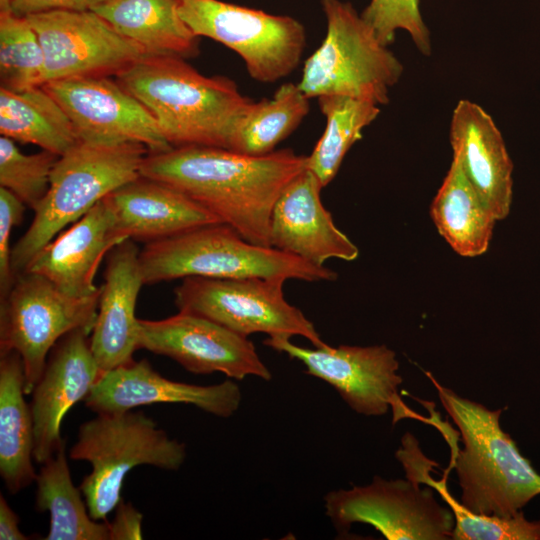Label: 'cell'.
<instances>
[{"label":"cell","instance_id":"cell-19","mask_svg":"<svg viewBox=\"0 0 540 540\" xmlns=\"http://www.w3.org/2000/svg\"><path fill=\"white\" fill-rule=\"evenodd\" d=\"M126 239L105 197L41 248L25 271L45 277L69 296H89L100 289L94 277L102 259Z\"/></svg>","mask_w":540,"mask_h":540},{"label":"cell","instance_id":"cell-7","mask_svg":"<svg viewBox=\"0 0 540 540\" xmlns=\"http://www.w3.org/2000/svg\"><path fill=\"white\" fill-rule=\"evenodd\" d=\"M321 3L326 35L304 63L301 90L309 98L342 95L387 104L390 88L402 76V63L350 3Z\"/></svg>","mask_w":540,"mask_h":540},{"label":"cell","instance_id":"cell-17","mask_svg":"<svg viewBox=\"0 0 540 540\" xmlns=\"http://www.w3.org/2000/svg\"><path fill=\"white\" fill-rule=\"evenodd\" d=\"M241 399L240 387L232 380L207 386L173 381L155 371L146 359H133L102 374L84 402L96 414L119 413L155 403H180L228 418L239 409Z\"/></svg>","mask_w":540,"mask_h":540},{"label":"cell","instance_id":"cell-18","mask_svg":"<svg viewBox=\"0 0 540 540\" xmlns=\"http://www.w3.org/2000/svg\"><path fill=\"white\" fill-rule=\"evenodd\" d=\"M322 188L307 168L285 187L271 214V247L316 266H324L331 258L353 261L359 249L337 228L323 206Z\"/></svg>","mask_w":540,"mask_h":540},{"label":"cell","instance_id":"cell-29","mask_svg":"<svg viewBox=\"0 0 540 540\" xmlns=\"http://www.w3.org/2000/svg\"><path fill=\"white\" fill-rule=\"evenodd\" d=\"M309 100L299 84L285 83L271 99L254 101L237 125L229 149L254 156L275 151L306 117Z\"/></svg>","mask_w":540,"mask_h":540},{"label":"cell","instance_id":"cell-38","mask_svg":"<svg viewBox=\"0 0 540 540\" xmlns=\"http://www.w3.org/2000/svg\"><path fill=\"white\" fill-rule=\"evenodd\" d=\"M13 0H0V13L12 12Z\"/></svg>","mask_w":540,"mask_h":540},{"label":"cell","instance_id":"cell-2","mask_svg":"<svg viewBox=\"0 0 540 540\" xmlns=\"http://www.w3.org/2000/svg\"><path fill=\"white\" fill-rule=\"evenodd\" d=\"M185 58L145 56L117 82L152 114L171 147L230 148L233 133L254 102L225 76L199 73Z\"/></svg>","mask_w":540,"mask_h":540},{"label":"cell","instance_id":"cell-27","mask_svg":"<svg viewBox=\"0 0 540 540\" xmlns=\"http://www.w3.org/2000/svg\"><path fill=\"white\" fill-rule=\"evenodd\" d=\"M0 133L59 156L80 142L64 109L42 86L24 91L0 88Z\"/></svg>","mask_w":540,"mask_h":540},{"label":"cell","instance_id":"cell-9","mask_svg":"<svg viewBox=\"0 0 540 540\" xmlns=\"http://www.w3.org/2000/svg\"><path fill=\"white\" fill-rule=\"evenodd\" d=\"M179 14L197 37L236 52L259 82L280 80L300 64L306 33L295 18L219 0H179Z\"/></svg>","mask_w":540,"mask_h":540},{"label":"cell","instance_id":"cell-16","mask_svg":"<svg viewBox=\"0 0 540 540\" xmlns=\"http://www.w3.org/2000/svg\"><path fill=\"white\" fill-rule=\"evenodd\" d=\"M90 331L75 329L51 349L45 368L32 391L33 458L43 464L65 441L61 424L66 413L85 400L99 379L90 347Z\"/></svg>","mask_w":540,"mask_h":540},{"label":"cell","instance_id":"cell-30","mask_svg":"<svg viewBox=\"0 0 540 540\" xmlns=\"http://www.w3.org/2000/svg\"><path fill=\"white\" fill-rule=\"evenodd\" d=\"M318 104L326 125L307 156V169L325 187L336 176L351 146L362 138V130L378 117L380 108L373 102L342 95L320 96Z\"/></svg>","mask_w":540,"mask_h":540},{"label":"cell","instance_id":"cell-13","mask_svg":"<svg viewBox=\"0 0 540 540\" xmlns=\"http://www.w3.org/2000/svg\"><path fill=\"white\" fill-rule=\"evenodd\" d=\"M25 17L44 51L45 83L117 76L147 56L93 10H56Z\"/></svg>","mask_w":540,"mask_h":540},{"label":"cell","instance_id":"cell-14","mask_svg":"<svg viewBox=\"0 0 540 540\" xmlns=\"http://www.w3.org/2000/svg\"><path fill=\"white\" fill-rule=\"evenodd\" d=\"M42 87L64 109L82 142L138 143L149 153L172 148L146 107L109 77L60 79Z\"/></svg>","mask_w":540,"mask_h":540},{"label":"cell","instance_id":"cell-23","mask_svg":"<svg viewBox=\"0 0 540 540\" xmlns=\"http://www.w3.org/2000/svg\"><path fill=\"white\" fill-rule=\"evenodd\" d=\"M24 365L15 351L0 354V475L10 494L35 482L34 424L24 399Z\"/></svg>","mask_w":540,"mask_h":540},{"label":"cell","instance_id":"cell-21","mask_svg":"<svg viewBox=\"0 0 540 540\" xmlns=\"http://www.w3.org/2000/svg\"><path fill=\"white\" fill-rule=\"evenodd\" d=\"M450 143L461 169L497 220L512 203V162L492 117L478 104L460 100L453 110Z\"/></svg>","mask_w":540,"mask_h":540},{"label":"cell","instance_id":"cell-20","mask_svg":"<svg viewBox=\"0 0 540 540\" xmlns=\"http://www.w3.org/2000/svg\"><path fill=\"white\" fill-rule=\"evenodd\" d=\"M139 254L133 240L126 239L108 255L90 336L100 376L133 360L134 352L139 349V319L135 316V307L144 285Z\"/></svg>","mask_w":540,"mask_h":540},{"label":"cell","instance_id":"cell-1","mask_svg":"<svg viewBox=\"0 0 540 540\" xmlns=\"http://www.w3.org/2000/svg\"><path fill=\"white\" fill-rule=\"evenodd\" d=\"M307 168L292 149L254 156L213 146H182L148 153L140 175L183 193L238 232L271 247L270 219L285 187Z\"/></svg>","mask_w":540,"mask_h":540},{"label":"cell","instance_id":"cell-5","mask_svg":"<svg viewBox=\"0 0 540 540\" xmlns=\"http://www.w3.org/2000/svg\"><path fill=\"white\" fill-rule=\"evenodd\" d=\"M148 153L138 143L100 145L80 141L61 155L52 171L47 194L33 209L31 225L12 247L15 276L24 272L37 252L68 224L138 178Z\"/></svg>","mask_w":540,"mask_h":540},{"label":"cell","instance_id":"cell-37","mask_svg":"<svg viewBox=\"0 0 540 540\" xmlns=\"http://www.w3.org/2000/svg\"><path fill=\"white\" fill-rule=\"evenodd\" d=\"M19 517L9 506L4 496L0 495V539L1 540H28L29 536L22 533L19 528Z\"/></svg>","mask_w":540,"mask_h":540},{"label":"cell","instance_id":"cell-28","mask_svg":"<svg viewBox=\"0 0 540 540\" xmlns=\"http://www.w3.org/2000/svg\"><path fill=\"white\" fill-rule=\"evenodd\" d=\"M415 440L406 433L396 458L402 463L406 477L429 485L446 502L455 520L453 540H540V520H528L522 511L511 517H499L467 510L451 495L445 477L438 481L429 474L435 463L425 457Z\"/></svg>","mask_w":540,"mask_h":540},{"label":"cell","instance_id":"cell-4","mask_svg":"<svg viewBox=\"0 0 540 540\" xmlns=\"http://www.w3.org/2000/svg\"><path fill=\"white\" fill-rule=\"evenodd\" d=\"M144 284L201 276L332 281L337 273L273 247L245 240L225 223L200 226L146 243L139 254Z\"/></svg>","mask_w":540,"mask_h":540},{"label":"cell","instance_id":"cell-11","mask_svg":"<svg viewBox=\"0 0 540 540\" xmlns=\"http://www.w3.org/2000/svg\"><path fill=\"white\" fill-rule=\"evenodd\" d=\"M420 484L410 477L375 476L368 485L327 493L326 515L339 534L347 533L354 523H364L387 540L452 539L453 513L438 503L432 487Z\"/></svg>","mask_w":540,"mask_h":540},{"label":"cell","instance_id":"cell-32","mask_svg":"<svg viewBox=\"0 0 540 540\" xmlns=\"http://www.w3.org/2000/svg\"><path fill=\"white\" fill-rule=\"evenodd\" d=\"M59 155L42 150L24 154L8 137H0V185L34 209L50 187L52 171Z\"/></svg>","mask_w":540,"mask_h":540},{"label":"cell","instance_id":"cell-25","mask_svg":"<svg viewBox=\"0 0 540 540\" xmlns=\"http://www.w3.org/2000/svg\"><path fill=\"white\" fill-rule=\"evenodd\" d=\"M431 217L440 235L464 257L480 256L488 250L498 221L455 157L432 201Z\"/></svg>","mask_w":540,"mask_h":540},{"label":"cell","instance_id":"cell-15","mask_svg":"<svg viewBox=\"0 0 540 540\" xmlns=\"http://www.w3.org/2000/svg\"><path fill=\"white\" fill-rule=\"evenodd\" d=\"M138 348L167 356L194 374L220 372L235 380L272 378L247 337L192 313L179 311L161 320L139 319Z\"/></svg>","mask_w":540,"mask_h":540},{"label":"cell","instance_id":"cell-12","mask_svg":"<svg viewBox=\"0 0 540 540\" xmlns=\"http://www.w3.org/2000/svg\"><path fill=\"white\" fill-rule=\"evenodd\" d=\"M287 336H268L264 344L300 361L305 372L332 386L356 413L383 416L389 409L393 423L402 418L428 419L411 411L399 396V362L386 345L305 348Z\"/></svg>","mask_w":540,"mask_h":540},{"label":"cell","instance_id":"cell-24","mask_svg":"<svg viewBox=\"0 0 540 540\" xmlns=\"http://www.w3.org/2000/svg\"><path fill=\"white\" fill-rule=\"evenodd\" d=\"M147 56L194 57L199 40L179 14V0H106L92 9Z\"/></svg>","mask_w":540,"mask_h":540},{"label":"cell","instance_id":"cell-6","mask_svg":"<svg viewBox=\"0 0 540 540\" xmlns=\"http://www.w3.org/2000/svg\"><path fill=\"white\" fill-rule=\"evenodd\" d=\"M186 446L157 426L142 411L96 414L83 422L69 458L91 466L80 489L90 516L105 521L121 498L126 475L137 466L150 465L164 470L180 469L186 459Z\"/></svg>","mask_w":540,"mask_h":540},{"label":"cell","instance_id":"cell-31","mask_svg":"<svg viewBox=\"0 0 540 540\" xmlns=\"http://www.w3.org/2000/svg\"><path fill=\"white\" fill-rule=\"evenodd\" d=\"M1 88L24 91L45 83V56L39 37L25 16L0 13Z\"/></svg>","mask_w":540,"mask_h":540},{"label":"cell","instance_id":"cell-33","mask_svg":"<svg viewBox=\"0 0 540 540\" xmlns=\"http://www.w3.org/2000/svg\"><path fill=\"white\" fill-rule=\"evenodd\" d=\"M419 3V0H370L361 17L384 46L392 44L396 31L402 29L409 33L421 54L430 56L431 36Z\"/></svg>","mask_w":540,"mask_h":540},{"label":"cell","instance_id":"cell-3","mask_svg":"<svg viewBox=\"0 0 540 540\" xmlns=\"http://www.w3.org/2000/svg\"><path fill=\"white\" fill-rule=\"evenodd\" d=\"M426 375L461 435L463 449L459 450L452 429L434 421L451 447L450 468L458 477L460 503L478 515L514 516L540 495V474L501 428L503 409L490 410Z\"/></svg>","mask_w":540,"mask_h":540},{"label":"cell","instance_id":"cell-34","mask_svg":"<svg viewBox=\"0 0 540 540\" xmlns=\"http://www.w3.org/2000/svg\"><path fill=\"white\" fill-rule=\"evenodd\" d=\"M25 204L12 192L0 188V298L12 288L16 276L12 269L10 246L14 226L22 221Z\"/></svg>","mask_w":540,"mask_h":540},{"label":"cell","instance_id":"cell-8","mask_svg":"<svg viewBox=\"0 0 540 540\" xmlns=\"http://www.w3.org/2000/svg\"><path fill=\"white\" fill-rule=\"evenodd\" d=\"M100 289L72 297L45 277L19 274L8 294L0 298V354L17 352L24 365L25 394H31L54 345L75 329L92 332Z\"/></svg>","mask_w":540,"mask_h":540},{"label":"cell","instance_id":"cell-36","mask_svg":"<svg viewBox=\"0 0 540 540\" xmlns=\"http://www.w3.org/2000/svg\"><path fill=\"white\" fill-rule=\"evenodd\" d=\"M106 0H13L12 12L27 16L56 10L86 11Z\"/></svg>","mask_w":540,"mask_h":540},{"label":"cell","instance_id":"cell-22","mask_svg":"<svg viewBox=\"0 0 540 540\" xmlns=\"http://www.w3.org/2000/svg\"><path fill=\"white\" fill-rule=\"evenodd\" d=\"M106 198L120 233L145 244L220 223L215 215L183 193L141 175Z\"/></svg>","mask_w":540,"mask_h":540},{"label":"cell","instance_id":"cell-10","mask_svg":"<svg viewBox=\"0 0 540 540\" xmlns=\"http://www.w3.org/2000/svg\"><path fill=\"white\" fill-rule=\"evenodd\" d=\"M285 281L189 276L175 288V304L181 312L205 317L244 337L254 333L302 336L317 348L329 346L302 311L287 302Z\"/></svg>","mask_w":540,"mask_h":540},{"label":"cell","instance_id":"cell-35","mask_svg":"<svg viewBox=\"0 0 540 540\" xmlns=\"http://www.w3.org/2000/svg\"><path fill=\"white\" fill-rule=\"evenodd\" d=\"M142 520V513L121 499L115 508L113 520L108 522L109 540L142 539Z\"/></svg>","mask_w":540,"mask_h":540},{"label":"cell","instance_id":"cell-26","mask_svg":"<svg viewBox=\"0 0 540 540\" xmlns=\"http://www.w3.org/2000/svg\"><path fill=\"white\" fill-rule=\"evenodd\" d=\"M35 483V509L50 515L45 540H109L108 521L90 516L80 487L73 484L66 441L42 464Z\"/></svg>","mask_w":540,"mask_h":540}]
</instances>
